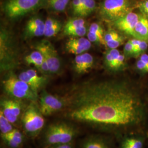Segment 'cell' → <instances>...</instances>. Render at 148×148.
<instances>
[{
    "mask_svg": "<svg viewBox=\"0 0 148 148\" xmlns=\"http://www.w3.org/2000/svg\"><path fill=\"white\" fill-rule=\"evenodd\" d=\"M18 77L29 85L37 94L38 91L47 82L46 77L38 75L36 71L34 69H29L22 72L19 75Z\"/></svg>",
    "mask_w": 148,
    "mask_h": 148,
    "instance_id": "10",
    "label": "cell"
},
{
    "mask_svg": "<svg viewBox=\"0 0 148 148\" xmlns=\"http://www.w3.org/2000/svg\"><path fill=\"white\" fill-rule=\"evenodd\" d=\"M35 49L42 54L49 66L50 74H58L61 68V62L58 54L52 43L43 40L35 46Z\"/></svg>",
    "mask_w": 148,
    "mask_h": 148,
    "instance_id": "8",
    "label": "cell"
},
{
    "mask_svg": "<svg viewBox=\"0 0 148 148\" xmlns=\"http://www.w3.org/2000/svg\"><path fill=\"white\" fill-rule=\"evenodd\" d=\"M105 62H106V65L111 69L114 70V60L111 57V54L109 53V52H107L106 54L105 57Z\"/></svg>",
    "mask_w": 148,
    "mask_h": 148,
    "instance_id": "34",
    "label": "cell"
},
{
    "mask_svg": "<svg viewBox=\"0 0 148 148\" xmlns=\"http://www.w3.org/2000/svg\"><path fill=\"white\" fill-rule=\"evenodd\" d=\"M125 59V56L123 54H120V55L119 56V58L117 59L116 63L115 64L114 69V70H117V69L120 68L123 65Z\"/></svg>",
    "mask_w": 148,
    "mask_h": 148,
    "instance_id": "35",
    "label": "cell"
},
{
    "mask_svg": "<svg viewBox=\"0 0 148 148\" xmlns=\"http://www.w3.org/2000/svg\"><path fill=\"white\" fill-rule=\"evenodd\" d=\"M64 117L98 127L131 130L145 120L138 92L120 80L88 81L75 87L65 97Z\"/></svg>",
    "mask_w": 148,
    "mask_h": 148,
    "instance_id": "1",
    "label": "cell"
},
{
    "mask_svg": "<svg viewBox=\"0 0 148 148\" xmlns=\"http://www.w3.org/2000/svg\"><path fill=\"white\" fill-rule=\"evenodd\" d=\"M148 48V44L146 41L141 40L137 48L135 51L134 56H138L140 54H142L147 50Z\"/></svg>",
    "mask_w": 148,
    "mask_h": 148,
    "instance_id": "31",
    "label": "cell"
},
{
    "mask_svg": "<svg viewBox=\"0 0 148 148\" xmlns=\"http://www.w3.org/2000/svg\"><path fill=\"white\" fill-rule=\"evenodd\" d=\"M87 38L90 40V41L91 42L95 43L97 44H101V45L106 46V42L104 41H103L102 40H101L100 37H98L94 33L88 31L87 34Z\"/></svg>",
    "mask_w": 148,
    "mask_h": 148,
    "instance_id": "29",
    "label": "cell"
},
{
    "mask_svg": "<svg viewBox=\"0 0 148 148\" xmlns=\"http://www.w3.org/2000/svg\"><path fill=\"white\" fill-rule=\"evenodd\" d=\"M66 106L65 98H60L43 90L39 98V109L44 116L63 110Z\"/></svg>",
    "mask_w": 148,
    "mask_h": 148,
    "instance_id": "7",
    "label": "cell"
},
{
    "mask_svg": "<svg viewBox=\"0 0 148 148\" xmlns=\"http://www.w3.org/2000/svg\"><path fill=\"white\" fill-rule=\"evenodd\" d=\"M12 123L9 121L0 110V131L1 135H3L11 132L13 130Z\"/></svg>",
    "mask_w": 148,
    "mask_h": 148,
    "instance_id": "20",
    "label": "cell"
},
{
    "mask_svg": "<svg viewBox=\"0 0 148 148\" xmlns=\"http://www.w3.org/2000/svg\"><path fill=\"white\" fill-rule=\"evenodd\" d=\"M132 10L130 0H104L100 6L99 14L103 21L113 23Z\"/></svg>",
    "mask_w": 148,
    "mask_h": 148,
    "instance_id": "6",
    "label": "cell"
},
{
    "mask_svg": "<svg viewBox=\"0 0 148 148\" xmlns=\"http://www.w3.org/2000/svg\"><path fill=\"white\" fill-rule=\"evenodd\" d=\"M139 8L143 13V16L148 19V0H145L141 2L139 4Z\"/></svg>",
    "mask_w": 148,
    "mask_h": 148,
    "instance_id": "33",
    "label": "cell"
},
{
    "mask_svg": "<svg viewBox=\"0 0 148 148\" xmlns=\"http://www.w3.org/2000/svg\"><path fill=\"white\" fill-rule=\"evenodd\" d=\"M136 38L148 40V19L144 16H140L135 27Z\"/></svg>",
    "mask_w": 148,
    "mask_h": 148,
    "instance_id": "15",
    "label": "cell"
},
{
    "mask_svg": "<svg viewBox=\"0 0 148 148\" xmlns=\"http://www.w3.org/2000/svg\"><path fill=\"white\" fill-rule=\"evenodd\" d=\"M140 59L147 66H148V55L147 54L143 53L140 56Z\"/></svg>",
    "mask_w": 148,
    "mask_h": 148,
    "instance_id": "38",
    "label": "cell"
},
{
    "mask_svg": "<svg viewBox=\"0 0 148 148\" xmlns=\"http://www.w3.org/2000/svg\"><path fill=\"white\" fill-rule=\"evenodd\" d=\"M46 148H74V145L72 143H67V144H58L54 145L52 146L48 147Z\"/></svg>",
    "mask_w": 148,
    "mask_h": 148,
    "instance_id": "37",
    "label": "cell"
},
{
    "mask_svg": "<svg viewBox=\"0 0 148 148\" xmlns=\"http://www.w3.org/2000/svg\"><path fill=\"white\" fill-rule=\"evenodd\" d=\"M78 130L71 123L58 121L50 124L44 133L46 148L54 145L72 143L77 136Z\"/></svg>",
    "mask_w": 148,
    "mask_h": 148,
    "instance_id": "2",
    "label": "cell"
},
{
    "mask_svg": "<svg viewBox=\"0 0 148 148\" xmlns=\"http://www.w3.org/2000/svg\"><path fill=\"white\" fill-rule=\"evenodd\" d=\"M47 0H5L3 11L11 19L21 18L44 5Z\"/></svg>",
    "mask_w": 148,
    "mask_h": 148,
    "instance_id": "4",
    "label": "cell"
},
{
    "mask_svg": "<svg viewBox=\"0 0 148 148\" xmlns=\"http://www.w3.org/2000/svg\"><path fill=\"white\" fill-rule=\"evenodd\" d=\"M44 59L42 54L36 49L32 52L25 58V60L28 65H34L39 70H40L42 65Z\"/></svg>",
    "mask_w": 148,
    "mask_h": 148,
    "instance_id": "17",
    "label": "cell"
},
{
    "mask_svg": "<svg viewBox=\"0 0 148 148\" xmlns=\"http://www.w3.org/2000/svg\"><path fill=\"white\" fill-rule=\"evenodd\" d=\"M85 20L82 17L77 16L71 18L65 23L63 28L64 34H65L68 32L79 27L85 26Z\"/></svg>",
    "mask_w": 148,
    "mask_h": 148,
    "instance_id": "18",
    "label": "cell"
},
{
    "mask_svg": "<svg viewBox=\"0 0 148 148\" xmlns=\"http://www.w3.org/2000/svg\"><path fill=\"white\" fill-rule=\"evenodd\" d=\"M91 42L84 37H72L65 43V48L70 53L79 55L85 53L92 46Z\"/></svg>",
    "mask_w": 148,
    "mask_h": 148,
    "instance_id": "12",
    "label": "cell"
},
{
    "mask_svg": "<svg viewBox=\"0 0 148 148\" xmlns=\"http://www.w3.org/2000/svg\"><path fill=\"white\" fill-rule=\"evenodd\" d=\"M123 50H124L125 55H126V56L134 55L135 49H134V47L133 46L130 40L126 43Z\"/></svg>",
    "mask_w": 148,
    "mask_h": 148,
    "instance_id": "32",
    "label": "cell"
},
{
    "mask_svg": "<svg viewBox=\"0 0 148 148\" xmlns=\"http://www.w3.org/2000/svg\"><path fill=\"white\" fill-rule=\"evenodd\" d=\"M88 31L94 33L98 37H100L101 40H102L103 41L105 42L104 31L103 30V28L99 24H98L97 23H92L89 27Z\"/></svg>",
    "mask_w": 148,
    "mask_h": 148,
    "instance_id": "24",
    "label": "cell"
},
{
    "mask_svg": "<svg viewBox=\"0 0 148 148\" xmlns=\"http://www.w3.org/2000/svg\"><path fill=\"white\" fill-rule=\"evenodd\" d=\"M81 148H111L106 141L100 138L90 137L81 143Z\"/></svg>",
    "mask_w": 148,
    "mask_h": 148,
    "instance_id": "16",
    "label": "cell"
},
{
    "mask_svg": "<svg viewBox=\"0 0 148 148\" xmlns=\"http://www.w3.org/2000/svg\"><path fill=\"white\" fill-rule=\"evenodd\" d=\"M94 59L88 53L76 55L74 59V69L77 74L87 73L93 65Z\"/></svg>",
    "mask_w": 148,
    "mask_h": 148,
    "instance_id": "14",
    "label": "cell"
},
{
    "mask_svg": "<svg viewBox=\"0 0 148 148\" xmlns=\"http://www.w3.org/2000/svg\"><path fill=\"white\" fill-rule=\"evenodd\" d=\"M44 33L45 21L38 16H34L27 21L24 34L25 37L32 38L41 36Z\"/></svg>",
    "mask_w": 148,
    "mask_h": 148,
    "instance_id": "13",
    "label": "cell"
},
{
    "mask_svg": "<svg viewBox=\"0 0 148 148\" xmlns=\"http://www.w3.org/2000/svg\"><path fill=\"white\" fill-rule=\"evenodd\" d=\"M95 8L96 2L95 0H86L81 17L89 16L95 11Z\"/></svg>",
    "mask_w": 148,
    "mask_h": 148,
    "instance_id": "23",
    "label": "cell"
},
{
    "mask_svg": "<svg viewBox=\"0 0 148 148\" xmlns=\"http://www.w3.org/2000/svg\"><path fill=\"white\" fill-rule=\"evenodd\" d=\"M120 36V35L115 30H113V29L109 30V31L106 32L104 34V40L106 42V43L111 41Z\"/></svg>",
    "mask_w": 148,
    "mask_h": 148,
    "instance_id": "30",
    "label": "cell"
},
{
    "mask_svg": "<svg viewBox=\"0 0 148 148\" xmlns=\"http://www.w3.org/2000/svg\"><path fill=\"white\" fill-rule=\"evenodd\" d=\"M36 103L32 102L21 116L23 128L27 135L32 138L37 137L40 134L45 123L44 116Z\"/></svg>",
    "mask_w": 148,
    "mask_h": 148,
    "instance_id": "3",
    "label": "cell"
},
{
    "mask_svg": "<svg viewBox=\"0 0 148 148\" xmlns=\"http://www.w3.org/2000/svg\"><path fill=\"white\" fill-rule=\"evenodd\" d=\"M87 32H88L87 30V27L86 26H84L68 32L66 34H65V35L71 36L73 37H84L87 34Z\"/></svg>",
    "mask_w": 148,
    "mask_h": 148,
    "instance_id": "25",
    "label": "cell"
},
{
    "mask_svg": "<svg viewBox=\"0 0 148 148\" xmlns=\"http://www.w3.org/2000/svg\"><path fill=\"white\" fill-rule=\"evenodd\" d=\"M124 43V38L121 35L116 38L106 43V46H107L110 49H116L120 46L122 45Z\"/></svg>",
    "mask_w": 148,
    "mask_h": 148,
    "instance_id": "27",
    "label": "cell"
},
{
    "mask_svg": "<svg viewBox=\"0 0 148 148\" xmlns=\"http://www.w3.org/2000/svg\"><path fill=\"white\" fill-rule=\"evenodd\" d=\"M123 142L126 143L131 148H142L143 141L139 139L134 138H130L126 139Z\"/></svg>",
    "mask_w": 148,
    "mask_h": 148,
    "instance_id": "26",
    "label": "cell"
},
{
    "mask_svg": "<svg viewBox=\"0 0 148 148\" xmlns=\"http://www.w3.org/2000/svg\"><path fill=\"white\" fill-rule=\"evenodd\" d=\"M139 18V14L131 12L114 21L113 24L119 30L136 38L135 27Z\"/></svg>",
    "mask_w": 148,
    "mask_h": 148,
    "instance_id": "11",
    "label": "cell"
},
{
    "mask_svg": "<svg viewBox=\"0 0 148 148\" xmlns=\"http://www.w3.org/2000/svg\"><path fill=\"white\" fill-rule=\"evenodd\" d=\"M71 8L74 15L81 17L82 9L80 0H73L71 2Z\"/></svg>",
    "mask_w": 148,
    "mask_h": 148,
    "instance_id": "28",
    "label": "cell"
},
{
    "mask_svg": "<svg viewBox=\"0 0 148 148\" xmlns=\"http://www.w3.org/2000/svg\"><path fill=\"white\" fill-rule=\"evenodd\" d=\"M62 25L58 21L55 24L47 28H45L44 36L47 37H52L56 36L61 30Z\"/></svg>",
    "mask_w": 148,
    "mask_h": 148,
    "instance_id": "21",
    "label": "cell"
},
{
    "mask_svg": "<svg viewBox=\"0 0 148 148\" xmlns=\"http://www.w3.org/2000/svg\"><path fill=\"white\" fill-rule=\"evenodd\" d=\"M18 100L3 99L1 101V111L12 124L17 122L21 115L22 106Z\"/></svg>",
    "mask_w": 148,
    "mask_h": 148,
    "instance_id": "9",
    "label": "cell"
},
{
    "mask_svg": "<svg viewBox=\"0 0 148 148\" xmlns=\"http://www.w3.org/2000/svg\"><path fill=\"white\" fill-rule=\"evenodd\" d=\"M70 0H47L50 8L55 12H62L65 10Z\"/></svg>",
    "mask_w": 148,
    "mask_h": 148,
    "instance_id": "19",
    "label": "cell"
},
{
    "mask_svg": "<svg viewBox=\"0 0 148 148\" xmlns=\"http://www.w3.org/2000/svg\"><path fill=\"white\" fill-rule=\"evenodd\" d=\"M5 135L7 137L10 138L14 142H16L18 145L19 146L21 145L23 140H24V136L22 133L18 130L14 128L11 132L8 133L7 134H3Z\"/></svg>",
    "mask_w": 148,
    "mask_h": 148,
    "instance_id": "22",
    "label": "cell"
},
{
    "mask_svg": "<svg viewBox=\"0 0 148 148\" xmlns=\"http://www.w3.org/2000/svg\"><path fill=\"white\" fill-rule=\"evenodd\" d=\"M136 65L138 69L143 73H148V66H147L143 62L139 59L137 62Z\"/></svg>",
    "mask_w": 148,
    "mask_h": 148,
    "instance_id": "36",
    "label": "cell"
},
{
    "mask_svg": "<svg viewBox=\"0 0 148 148\" xmlns=\"http://www.w3.org/2000/svg\"><path fill=\"white\" fill-rule=\"evenodd\" d=\"M3 87L5 92L17 99H27L31 102L36 103L37 93L30 87L18 77L11 74L3 81Z\"/></svg>",
    "mask_w": 148,
    "mask_h": 148,
    "instance_id": "5",
    "label": "cell"
}]
</instances>
